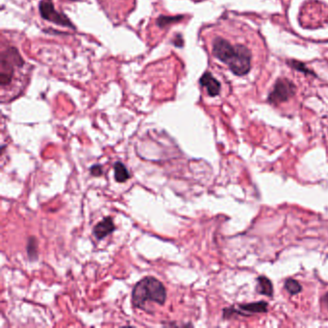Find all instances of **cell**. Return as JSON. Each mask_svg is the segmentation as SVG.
<instances>
[{"label": "cell", "mask_w": 328, "mask_h": 328, "mask_svg": "<svg viewBox=\"0 0 328 328\" xmlns=\"http://www.w3.org/2000/svg\"><path fill=\"white\" fill-rule=\"evenodd\" d=\"M285 289L287 290L288 293L291 295H297L301 292L302 286L300 283L295 279H288L285 282Z\"/></svg>", "instance_id": "obj_12"}, {"label": "cell", "mask_w": 328, "mask_h": 328, "mask_svg": "<svg viewBox=\"0 0 328 328\" xmlns=\"http://www.w3.org/2000/svg\"><path fill=\"white\" fill-rule=\"evenodd\" d=\"M296 93V86L286 78H280L274 86V90L268 95V101L271 104L288 101Z\"/></svg>", "instance_id": "obj_5"}, {"label": "cell", "mask_w": 328, "mask_h": 328, "mask_svg": "<svg viewBox=\"0 0 328 328\" xmlns=\"http://www.w3.org/2000/svg\"><path fill=\"white\" fill-rule=\"evenodd\" d=\"M257 292L261 295L272 297L274 295V286L271 281L265 277H259L257 278Z\"/></svg>", "instance_id": "obj_9"}, {"label": "cell", "mask_w": 328, "mask_h": 328, "mask_svg": "<svg viewBox=\"0 0 328 328\" xmlns=\"http://www.w3.org/2000/svg\"><path fill=\"white\" fill-rule=\"evenodd\" d=\"M36 239L35 238H30L28 241V246H27V253L28 256L30 258L31 261H35L38 257V252H37V245H36Z\"/></svg>", "instance_id": "obj_13"}, {"label": "cell", "mask_w": 328, "mask_h": 328, "mask_svg": "<svg viewBox=\"0 0 328 328\" xmlns=\"http://www.w3.org/2000/svg\"><path fill=\"white\" fill-rule=\"evenodd\" d=\"M39 12L41 19L44 21H49L59 26L71 28L72 30H76L75 25L67 17V15L55 9L52 0H41L39 4Z\"/></svg>", "instance_id": "obj_4"}, {"label": "cell", "mask_w": 328, "mask_h": 328, "mask_svg": "<svg viewBox=\"0 0 328 328\" xmlns=\"http://www.w3.org/2000/svg\"><path fill=\"white\" fill-rule=\"evenodd\" d=\"M212 51L215 58L226 64L235 75H246L251 69V53L243 44L233 46L223 38H215Z\"/></svg>", "instance_id": "obj_1"}, {"label": "cell", "mask_w": 328, "mask_h": 328, "mask_svg": "<svg viewBox=\"0 0 328 328\" xmlns=\"http://www.w3.org/2000/svg\"><path fill=\"white\" fill-rule=\"evenodd\" d=\"M184 19V16H174V17H169V16H159V18L156 20V25L160 28H165L171 24L180 22Z\"/></svg>", "instance_id": "obj_11"}, {"label": "cell", "mask_w": 328, "mask_h": 328, "mask_svg": "<svg viewBox=\"0 0 328 328\" xmlns=\"http://www.w3.org/2000/svg\"><path fill=\"white\" fill-rule=\"evenodd\" d=\"M91 174L93 176H100L102 175V167L100 165H94L91 168Z\"/></svg>", "instance_id": "obj_14"}, {"label": "cell", "mask_w": 328, "mask_h": 328, "mask_svg": "<svg viewBox=\"0 0 328 328\" xmlns=\"http://www.w3.org/2000/svg\"><path fill=\"white\" fill-rule=\"evenodd\" d=\"M174 44H175L176 47H182L184 45V41H183V38L180 34L176 35L175 36V39H174Z\"/></svg>", "instance_id": "obj_15"}, {"label": "cell", "mask_w": 328, "mask_h": 328, "mask_svg": "<svg viewBox=\"0 0 328 328\" xmlns=\"http://www.w3.org/2000/svg\"><path fill=\"white\" fill-rule=\"evenodd\" d=\"M24 60L19 50L11 46L1 53L0 58V85L2 87L10 85L14 76V67H22Z\"/></svg>", "instance_id": "obj_3"}, {"label": "cell", "mask_w": 328, "mask_h": 328, "mask_svg": "<svg viewBox=\"0 0 328 328\" xmlns=\"http://www.w3.org/2000/svg\"><path fill=\"white\" fill-rule=\"evenodd\" d=\"M116 229L114 225L113 218L111 216L104 217L100 223H98L93 228V236L98 240H102L105 237L113 233Z\"/></svg>", "instance_id": "obj_6"}, {"label": "cell", "mask_w": 328, "mask_h": 328, "mask_svg": "<svg viewBox=\"0 0 328 328\" xmlns=\"http://www.w3.org/2000/svg\"><path fill=\"white\" fill-rule=\"evenodd\" d=\"M199 83L202 87L206 88L210 96L214 97L221 92V83L218 82L210 72H205L199 79Z\"/></svg>", "instance_id": "obj_7"}, {"label": "cell", "mask_w": 328, "mask_h": 328, "mask_svg": "<svg viewBox=\"0 0 328 328\" xmlns=\"http://www.w3.org/2000/svg\"><path fill=\"white\" fill-rule=\"evenodd\" d=\"M321 301H322V304H323L328 310V293L325 295V296H324V297H323V298H322V300H321Z\"/></svg>", "instance_id": "obj_16"}, {"label": "cell", "mask_w": 328, "mask_h": 328, "mask_svg": "<svg viewBox=\"0 0 328 328\" xmlns=\"http://www.w3.org/2000/svg\"><path fill=\"white\" fill-rule=\"evenodd\" d=\"M115 171V179L119 183L126 182L130 178V174L126 167L122 162H117L114 166Z\"/></svg>", "instance_id": "obj_10"}, {"label": "cell", "mask_w": 328, "mask_h": 328, "mask_svg": "<svg viewBox=\"0 0 328 328\" xmlns=\"http://www.w3.org/2000/svg\"><path fill=\"white\" fill-rule=\"evenodd\" d=\"M242 315H253V314H259V313H267V303L265 301H259V302H252L247 304H242L239 306Z\"/></svg>", "instance_id": "obj_8"}, {"label": "cell", "mask_w": 328, "mask_h": 328, "mask_svg": "<svg viewBox=\"0 0 328 328\" xmlns=\"http://www.w3.org/2000/svg\"><path fill=\"white\" fill-rule=\"evenodd\" d=\"M167 298L164 285L154 277H145L134 288L132 304L135 308L146 310V302H154L163 305Z\"/></svg>", "instance_id": "obj_2"}]
</instances>
